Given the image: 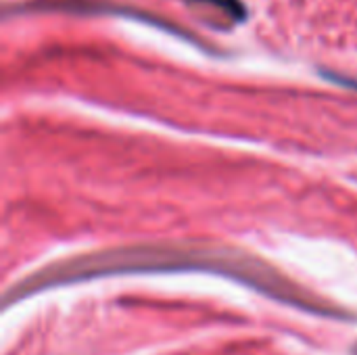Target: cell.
<instances>
[{
	"instance_id": "cell-2",
	"label": "cell",
	"mask_w": 357,
	"mask_h": 355,
	"mask_svg": "<svg viewBox=\"0 0 357 355\" xmlns=\"http://www.w3.org/2000/svg\"><path fill=\"white\" fill-rule=\"evenodd\" d=\"M188 6H211L213 10L218 8L220 21H226L228 25H234L236 21L245 19V8L238 0H186Z\"/></svg>"
},
{
	"instance_id": "cell-1",
	"label": "cell",
	"mask_w": 357,
	"mask_h": 355,
	"mask_svg": "<svg viewBox=\"0 0 357 355\" xmlns=\"http://www.w3.org/2000/svg\"><path fill=\"white\" fill-rule=\"evenodd\" d=\"M211 272L220 276H228L238 280L280 303L297 308L301 312H310L322 318L345 320L351 322L357 316L341 310L303 287L295 285L287 276H282L270 264L228 247H209V245H144V247H126L113 249L92 255L73 257L67 262H59L29 274L19 285L6 291L4 310L23 297L36 295L46 289H54L61 285L92 280L100 276L113 274H140V272Z\"/></svg>"
}]
</instances>
